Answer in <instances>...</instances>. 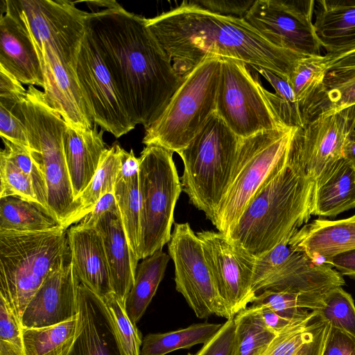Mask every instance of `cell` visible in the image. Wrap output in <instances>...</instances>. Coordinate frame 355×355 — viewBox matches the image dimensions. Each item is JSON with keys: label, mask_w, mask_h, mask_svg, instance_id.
Listing matches in <instances>:
<instances>
[{"label": "cell", "mask_w": 355, "mask_h": 355, "mask_svg": "<svg viewBox=\"0 0 355 355\" xmlns=\"http://www.w3.org/2000/svg\"><path fill=\"white\" fill-rule=\"evenodd\" d=\"M87 27L112 74L130 118L146 129L162 114L182 83L146 23L116 2L88 12Z\"/></svg>", "instance_id": "obj_1"}, {"label": "cell", "mask_w": 355, "mask_h": 355, "mask_svg": "<svg viewBox=\"0 0 355 355\" xmlns=\"http://www.w3.org/2000/svg\"><path fill=\"white\" fill-rule=\"evenodd\" d=\"M146 23L182 77L205 58L216 56L265 68L288 80L304 57L274 46L244 18L214 13L191 1Z\"/></svg>", "instance_id": "obj_2"}, {"label": "cell", "mask_w": 355, "mask_h": 355, "mask_svg": "<svg viewBox=\"0 0 355 355\" xmlns=\"http://www.w3.org/2000/svg\"><path fill=\"white\" fill-rule=\"evenodd\" d=\"M2 11L15 17L30 37L49 105L69 127L81 131L92 128L94 122L77 76L88 12L68 0H1Z\"/></svg>", "instance_id": "obj_3"}, {"label": "cell", "mask_w": 355, "mask_h": 355, "mask_svg": "<svg viewBox=\"0 0 355 355\" xmlns=\"http://www.w3.org/2000/svg\"><path fill=\"white\" fill-rule=\"evenodd\" d=\"M314 191L315 182L290 162L288 152L226 236L254 257L263 255L308 223Z\"/></svg>", "instance_id": "obj_4"}, {"label": "cell", "mask_w": 355, "mask_h": 355, "mask_svg": "<svg viewBox=\"0 0 355 355\" xmlns=\"http://www.w3.org/2000/svg\"><path fill=\"white\" fill-rule=\"evenodd\" d=\"M31 156L46 181L48 207L67 230L78 211L67 170L63 137L68 127L44 92L28 87L21 103Z\"/></svg>", "instance_id": "obj_5"}, {"label": "cell", "mask_w": 355, "mask_h": 355, "mask_svg": "<svg viewBox=\"0 0 355 355\" xmlns=\"http://www.w3.org/2000/svg\"><path fill=\"white\" fill-rule=\"evenodd\" d=\"M69 255L67 230L0 231V294L20 319L48 275Z\"/></svg>", "instance_id": "obj_6"}, {"label": "cell", "mask_w": 355, "mask_h": 355, "mask_svg": "<svg viewBox=\"0 0 355 355\" xmlns=\"http://www.w3.org/2000/svg\"><path fill=\"white\" fill-rule=\"evenodd\" d=\"M240 141L215 112L178 153L184 165L180 178L182 191L211 222L227 190Z\"/></svg>", "instance_id": "obj_7"}, {"label": "cell", "mask_w": 355, "mask_h": 355, "mask_svg": "<svg viewBox=\"0 0 355 355\" xmlns=\"http://www.w3.org/2000/svg\"><path fill=\"white\" fill-rule=\"evenodd\" d=\"M221 58L207 57L182 76L160 116L146 129L142 143L178 153L216 112Z\"/></svg>", "instance_id": "obj_8"}, {"label": "cell", "mask_w": 355, "mask_h": 355, "mask_svg": "<svg viewBox=\"0 0 355 355\" xmlns=\"http://www.w3.org/2000/svg\"><path fill=\"white\" fill-rule=\"evenodd\" d=\"M299 128L264 130L241 139L230 182L212 220L227 235L250 200L277 164L287 155Z\"/></svg>", "instance_id": "obj_9"}, {"label": "cell", "mask_w": 355, "mask_h": 355, "mask_svg": "<svg viewBox=\"0 0 355 355\" xmlns=\"http://www.w3.org/2000/svg\"><path fill=\"white\" fill-rule=\"evenodd\" d=\"M173 153L162 146L148 145L139 157L140 259L162 250L171 239L174 210L182 191Z\"/></svg>", "instance_id": "obj_10"}, {"label": "cell", "mask_w": 355, "mask_h": 355, "mask_svg": "<svg viewBox=\"0 0 355 355\" xmlns=\"http://www.w3.org/2000/svg\"><path fill=\"white\" fill-rule=\"evenodd\" d=\"M257 78L252 76L245 63L221 58L216 112L241 139L287 127L270 110Z\"/></svg>", "instance_id": "obj_11"}, {"label": "cell", "mask_w": 355, "mask_h": 355, "mask_svg": "<svg viewBox=\"0 0 355 355\" xmlns=\"http://www.w3.org/2000/svg\"><path fill=\"white\" fill-rule=\"evenodd\" d=\"M168 251L175 266V289L197 318L215 315L231 318L217 291L200 240L189 223H175Z\"/></svg>", "instance_id": "obj_12"}, {"label": "cell", "mask_w": 355, "mask_h": 355, "mask_svg": "<svg viewBox=\"0 0 355 355\" xmlns=\"http://www.w3.org/2000/svg\"><path fill=\"white\" fill-rule=\"evenodd\" d=\"M313 0H255L245 20L274 46L301 56L320 55Z\"/></svg>", "instance_id": "obj_13"}, {"label": "cell", "mask_w": 355, "mask_h": 355, "mask_svg": "<svg viewBox=\"0 0 355 355\" xmlns=\"http://www.w3.org/2000/svg\"><path fill=\"white\" fill-rule=\"evenodd\" d=\"M354 130L355 105L321 114L296 130L289 160L315 184L342 159L344 143Z\"/></svg>", "instance_id": "obj_14"}, {"label": "cell", "mask_w": 355, "mask_h": 355, "mask_svg": "<svg viewBox=\"0 0 355 355\" xmlns=\"http://www.w3.org/2000/svg\"><path fill=\"white\" fill-rule=\"evenodd\" d=\"M77 76L94 124L116 138L135 128L87 27L78 55Z\"/></svg>", "instance_id": "obj_15"}, {"label": "cell", "mask_w": 355, "mask_h": 355, "mask_svg": "<svg viewBox=\"0 0 355 355\" xmlns=\"http://www.w3.org/2000/svg\"><path fill=\"white\" fill-rule=\"evenodd\" d=\"M217 291L231 318L252 304L256 257L220 232L197 234Z\"/></svg>", "instance_id": "obj_16"}, {"label": "cell", "mask_w": 355, "mask_h": 355, "mask_svg": "<svg viewBox=\"0 0 355 355\" xmlns=\"http://www.w3.org/2000/svg\"><path fill=\"white\" fill-rule=\"evenodd\" d=\"M70 252L32 297L21 318L24 328H40L70 320L78 314V287Z\"/></svg>", "instance_id": "obj_17"}, {"label": "cell", "mask_w": 355, "mask_h": 355, "mask_svg": "<svg viewBox=\"0 0 355 355\" xmlns=\"http://www.w3.org/2000/svg\"><path fill=\"white\" fill-rule=\"evenodd\" d=\"M77 298L76 332L65 355H128L103 299L80 282Z\"/></svg>", "instance_id": "obj_18"}, {"label": "cell", "mask_w": 355, "mask_h": 355, "mask_svg": "<svg viewBox=\"0 0 355 355\" xmlns=\"http://www.w3.org/2000/svg\"><path fill=\"white\" fill-rule=\"evenodd\" d=\"M71 260L79 282L101 298L113 293L101 235L78 224L67 230Z\"/></svg>", "instance_id": "obj_19"}, {"label": "cell", "mask_w": 355, "mask_h": 355, "mask_svg": "<svg viewBox=\"0 0 355 355\" xmlns=\"http://www.w3.org/2000/svg\"><path fill=\"white\" fill-rule=\"evenodd\" d=\"M0 67L23 85L44 87L35 46L19 21L7 11L0 16Z\"/></svg>", "instance_id": "obj_20"}, {"label": "cell", "mask_w": 355, "mask_h": 355, "mask_svg": "<svg viewBox=\"0 0 355 355\" xmlns=\"http://www.w3.org/2000/svg\"><path fill=\"white\" fill-rule=\"evenodd\" d=\"M288 244L312 259L324 262L338 254L355 249V217L314 220L301 227Z\"/></svg>", "instance_id": "obj_21"}, {"label": "cell", "mask_w": 355, "mask_h": 355, "mask_svg": "<svg viewBox=\"0 0 355 355\" xmlns=\"http://www.w3.org/2000/svg\"><path fill=\"white\" fill-rule=\"evenodd\" d=\"M95 228L103 238L113 292L125 306L138 266L134 262L119 211L103 214Z\"/></svg>", "instance_id": "obj_22"}, {"label": "cell", "mask_w": 355, "mask_h": 355, "mask_svg": "<svg viewBox=\"0 0 355 355\" xmlns=\"http://www.w3.org/2000/svg\"><path fill=\"white\" fill-rule=\"evenodd\" d=\"M313 21L318 38L329 58L355 50V0L315 2Z\"/></svg>", "instance_id": "obj_23"}, {"label": "cell", "mask_w": 355, "mask_h": 355, "mask_svg": "<svg viewBox=\"0 0 355 355\" xmlns=\"http://www.w3.org/2000/svg\"><path fill=\"white\" fill-rule=\"evenodd\" d=\"M96 126L94 124L92 128L84 131L68 126L64 134V153L76 202L92 181L107 149L103 139L104 130L98 131Z\"/></svg>", "instance_id": "obj_24"}, {"label": "cell", "mask_w": 355, "mask_h": 355, "mask_svg": "<svg viewBox=\"0 0 355 355\" xmlns=\"http://www.w3.org/2000/svg\"><path fill=\"white\" fill-rule=\"evenodd\" d=\"M139 159L133 150H121V168L114 189L125 236L135 263L140 260L141 198L139 184Z\"/></svg>", "instance_id": "obj_25"}, {"label": "cell", "mask_w": 355, "mask_h": 355, "mask_svg": "<svg viewBox=\"0 0 355 355\" xmlns=\"http://www.w3.org/2000/svg\"><path fill=\"white\" fill-rule=\"evenodd\" d=\"M355 207V170L343 158L315 184L313 215L335 217Z\"/></svg>", "instance_id": "obj_26"}, {"label": "cell", "mask_w": 355, "mask_h": 355, "mask_svg": "<svg viewBox=\"0 0 355 355\" xmlns=\"http://www.w3.org/2000/svg\"><path fill=\"white\" fill-rule=\"evenodd\" d=\"M330 324L314 311L279 332L261 355H322Z\"/></svg>", "instance_id": "obj_27"}, {"label": "cell", "mask_w": 355, "mask_h": 355, "mask_svg": "<svg viewBox=\"0 0 355 355\" xmlns=\"http://www.w3.org/2000/svg\"><path fill=\"white\" fill-rule=\"evenodd\" d=\"M355 105V69L329 70L323 83L302 109L304 125L325 112H334Z\"/></svg>", "instance_id": "obj_28"}, {"label": "cell", "mask_w": 355, "mask_h": 355, "mask_svg": "<svg viewBox=\"0 0 355 355\" xmlns=\"http://www.w3.org/2000/svg\"><path fill=\"white\" fill-rule=\"evenodd\" d=\"M171 257L162 250L143 259L138 265L134 284L125 304L130 320L137 324L144 315L164 278Z\"/></svg>", "instance_id": "obj_29"}, {"label": "cell", "mask_w": 355, "mask_h": 355, "mask_svg": "<svg viewBox=\"0 0 355 355\" xmlns=\"http://www.w3.org/2000/svg\"><path fill=\"white\" fill-rule=\"evenodd\" d=\"M60 227L57 218L37 202L16 196L0 198V231L42 232Z\"/></svg>", "instance_id": "obj_30"}, {"label": "cell", "mask_w": 355, "mask_h": 355, "mask_svg": "<svg viewBox=\"0 0 355 355\" xmlns=\"http://www.w3.org/2000/svg\"><path fill=\"white\" fill-rule=\"evenodd\" d=\"M223 324L207 322L165 333H150L143 338L140 355H166L181 349L205 344L220 330Z\"/></svg>", "instance_id": "obj_31"}, {"label": "cell", "mask_w": 355, "mask_h": 355, "mask_svg": "<svg viewBox=\"0 0 355 355\" xmlns=\"http://www.w3.org/2000/svg\"><path fill=\"white\" fill-rule=\"evenodd\" d=\"M122 149L119 144H114L104 151L92 181L77 199L79 210L72 225L79 223L89 213L102 196L114 192L121 168Z\"/></svg>", "instance_id": "obj_32"}, {"label": "cell", "mask_w": 355, "mask_h": 355, "mask_svg": "<svg viewBox=\"0 0 355 355\" xmlns=\"http://www.w3.org/2000/svg\"><path fill=\"white\" fill-rule=\"evenodd\" d=\"M232 355H261L277 336L266 324L259 309L251 305L234 317Z\"/></svg>", "instance_id": "obj_33"}, {"label": "cell", "mask_w": 355, "mask_h": 355, "mask_svg": "<svg viewBox=\"0 0 355 355\" xmlns=\"http://www.w3.org/2000/svg\"><path fill=\"white\" fill-rule=\"evenodd\" d=\"M77 317L55 325L24 328L25 355H65L74 340Z\"/></svg>", "instance_id": "obj_34"}, {"label": "cell", "mask_w": 355, "mask_h": 355, "mask_svg": "<svg viewBox=\"0 0 355 355\" xmlns=\"http://www.w3.org/2000/svg\"><path fill=\"white\" fill-rule=\"evenodd\" d=\"M328 71V58L326 55H306L296 61L288 81L301 111L320 88Z\"/></svg>", "instance_id": "obj_35"}, {"label": "cell", "mask_w": 355, "mask_h": 355, "mask_svg": "<svg viewBox=\"0 0 355 355\" xmlns=\"http://www.w3.org/2000/svg\"><path fill=\"white\" fill-rule=\"evenodd\" d=\"M314 311L323 320L355 337V305L352 295L342 286L331 289Z\"/></svg>", "instance_id": "obj_36"}, {"label": "cell", "mask_w": 355, "mask_h": 355, "mask_svg": "<svg viewBox=\"0 0 355 355\" xmlns=\"http://www.w3.org/2000/svg\"><path fill=\"white\" fill-rule=\"evenodd\" d=\"M251 304L265 306L295 322L305 320L311 312L304 308L300 295L285 291H264L256 295Z\"/></svg>", "instance_id": "obj_37"}, {"label": "cell", "mask_w": 355, "mask_h": 355, "mask_svg": "<svg viewBox=\"0 0 355 355\" xmlns=\"http://www.w3.org/2000/svg\"><path fill=\"white\" fill-rule=\"evenodd\" d=\"M0 355H25L20 319L0 294Z\"/></svg>", "instance_id": "obj_38"}, {"label": "cell", "mask_w": 355, "mask_h": 355, "mask_svg": "<svg viewBox=\"0 0 355 355\" xmlns=\"http://www.w3.org/2000/svg\"><path fill=\"white\" fill-rule=\"evenodd\" d=\"M2 140L4 148L1 150V153L30 178L38 202L49 210L46 181L42 173L32 159L29 150L7 139H2Z\"/></svg>", "instance_id": "obj_39"}, {"label": "cell", "mask_w": 355, "mask_h": 355, "mask_svg": "<svg viewBox=\"0 0 355 355\" xmlns=\"http://www.w3.org/2000/svg\"><path fill=\"white\" fill-rule=\"evenodd\" d=\"M102 299L112 315L128 355H140L142 335L136 324L129 318L125 306L114 293Z\"/></svg>", "instance_id": "obj_40"}, {"label": "cell", "mask_w": 355, "mask_h": 355, "mask_svg": "<svg viewBox=\"0 0 355 355\" xmlns=\"http://www.w3.org/2000/svg\"><path fill=\"white\" fill-rule=\"evenodd\" d=\"M0 180V198L16 196L39 203L30 178L1 153Z\"/></svg>", "instance_id": "obj_41"}, {"label": "cell", "mask_w": 355, "mask_h": 355, "mask_svg": "<svg viewBox=\"0 0 355 355\" xmlns=\"http://www.w3.org/2000/svg\"><path fill=\"white\" fill-rule=\"evenodd\" d=\"M0 135L2 139L28 150L21 103L0 104Z\"/></svg>", "instance_id": "obj_42"}, {"label": "cell", "mask_w": 355, "mask_h": 355, "mask_svg": "<svg viewBox=\"0 0 355 355\" xmlns=\"http://www.w3.org/2000/svg\"><path fill=\"white\" fill-rule=\"evenodd\" d=\"M235 326L234 318L227 320L217 334L196 354L187 355H232Z\"/></svg>", "instance_id": "obj_43"}, {"label": "cell", "mask_w": 355, "mask_h": 355, "mask_svg": "<svg viewBox=\"0 0 355 355\" xmlns=\"http://www.w3.org/2000/svg\"><path fill=\"white\" fill-rule=\"evenodd\" d=\"M193 3L214 13L242 17L252 6L253 0H193Z\"/></svg>", "instance_id": "obj_44"}, {"label": "cell", "mask_w": 355, "mask_h": 355, "mask_svg": "<svg viewBox=\"0 0 355 355\" xmlns=\"http://www.w3.org/2000/svg\"><path fill=\"white\" fill-rule=\"evenodd\" d=\"M322 355H355V337L330 325Z\"/></svg>", "instance_id": "obj_45"}, {"label": "cell", "mask_w": 355, "mask_h": 355, "mask_svg": "<svg viewBox=\"0 0 355 355\" xmlns=\"http://www.w3.org/2000/svg\"><path fill=\"white\" fill-rule=\"evenodd\" d=\"M119 207L113 193H107L97 202L93 209L78 223L87 228H95L101 217L105 213L117 212Z\"/></svg>", "instance_id": "obj_46"}, {"label": "cell", "mask_w": 355, "mask_h": 355, "mask_svg": "<svg viewBox=\"0 0 355 355\" xmlns=\"http://www.w3.org/2000/svg\"><path fill=\"white\" fill-rule=\"evenodd\" d=\"M252 68L271 85V86L275 89V93L289 103L300 107L296 99L295 93L286 79H284L272 71L263 67H253Z\"/></svg>", "instance_id": "obj_47"}, {"label": "cell", "mask_w": 355, "mask_h": 355, "mask_svg": "<svg viewBox=\"0 0 355 355\" xmlns=\"http://www.w3.org/2000/svg\"><path fill=\"white\" fill-rule=\"evenodd\" d=\"M323 263L336 268L342 275L355 279V249L338 254Z\"/></svg>", "instance_id": "obj_48"}, {"label": "cell", "mask_w": 355, "mask_h": 355, "mask_svg": "<svg viewBox=\"0 0 355 355\" xmlns=\"http://www.w3.org/2000/svg\"><path fill=\"white\" fill-rule=\"evenodd\" d=\"M255 306L259 309L261 315L268 327L277 334L287 327L297 323L279 315L265 306L255 305Z\"/></svg>", "instance_id": "obj_49"}, {"label": "cell", "mask_w": 355, "mask_h": 355, "mask_svg": "<svg viewBox=\"0 0 355 355\" xmlns=\"http://www.w3.org/2000/svg\"><path fill=\"white\" fill-rule=\"evenodd\" d=\"M342 158L355 170V130L350 132L344 143Z\"/></svg>", "instance_id": "obj_50"}, {"label": "cell", "mask_w": 355, "mask_h": 355, "mask_svg": "<svg viewBox=\"0 0 355 355\" xmlns=\"http://www.w3.org/2000/svg\"><path fill=\"white\" fill-rule=\"evenodd\" d=\"M333 66L336 69H355V50L335 58Z\"/></svg>", "instance_id": "obj_51"}, {"label": "cell", "mask_w": 355, "mask_h": 355, "mask_svg": "<svg viewBox=\"0 0 355 355\" xmlns=\"http://www.w3.org/2000/svg\"><path fill=\"white\" fill-rule=\"evenodd\" d=\"M353 216L355 217V215H354Z\"/></svg>", "instance_id": "obj_52"}]
</instances>
